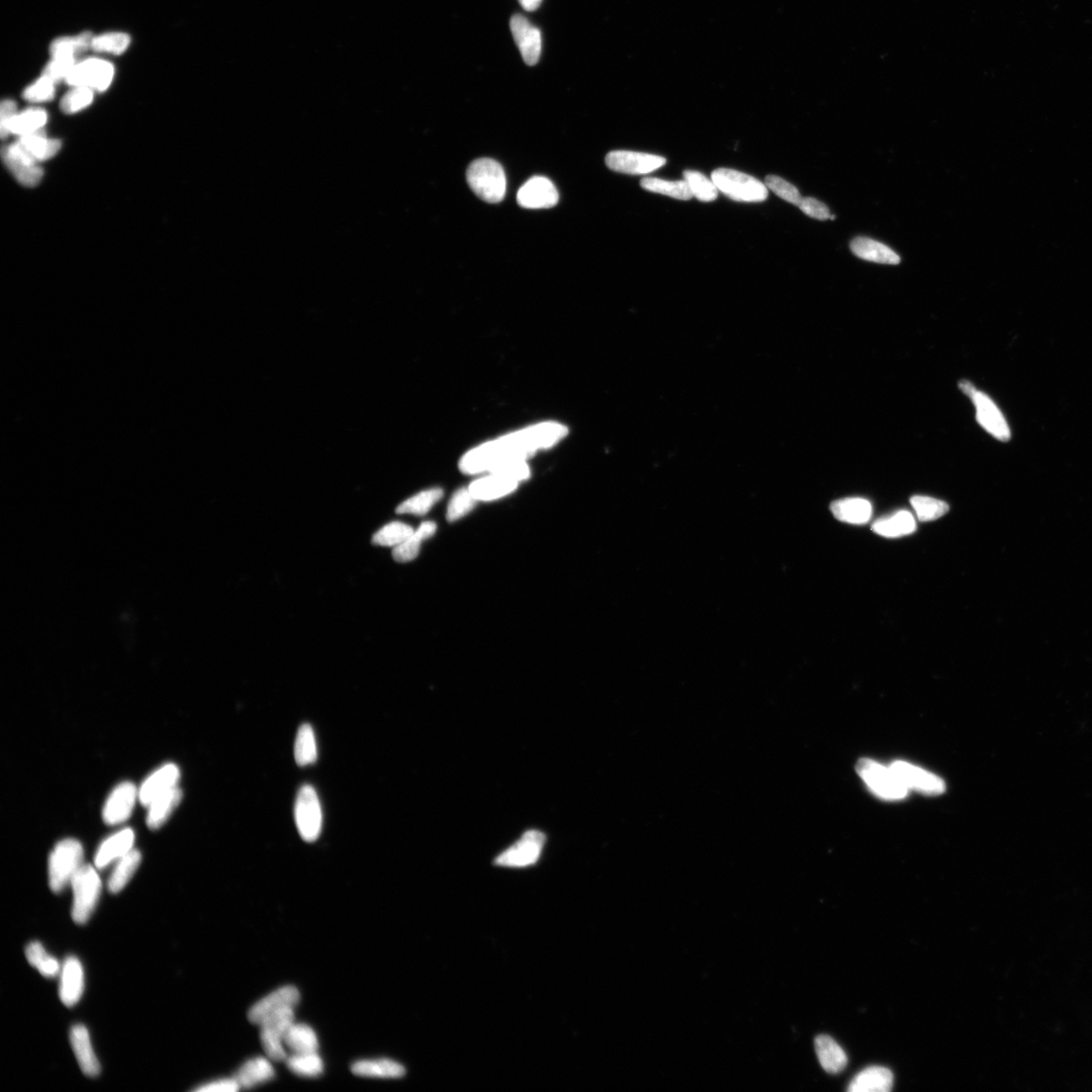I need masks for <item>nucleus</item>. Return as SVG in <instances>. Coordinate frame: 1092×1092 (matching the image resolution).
Returning <instances> with one entry per match:
<instances>
[{"instance_id": "4c0bfd02", "label": "nucleus", "mask_w": 1092, "mask_h": 1092, "mask_svg": "<svg viewBox=\"0 0 1092 1092\" xmlns=\"http://www.w3.org/2000/svg\"><path fill=\"white\" fill-rule=\"evenodd\" d=\"M93 39V35L89 32L74 35V37L56 39L54 42L50 45V53L52 55V58H75L79 53H83L85 50L91 48Z\"/></svg>"}, {"instance_id": "dca6fc26", "label": "nucleus", "mask_w": 1092, "mask_h": 1092, "mask_svg": "<svg viewBox=\"0 0 1092 1092\" xmlns=\"http://www.w3.org/2000/svg\"><path fill=\"white\" fill-rule=\"evenodd\" d=\"M299 1002V990L292 985H288L274 990L255 1003L248 1012V1019L252 1024L259 1025L269 1014L287 1008H295Z\"/></svg>"}, {"instance_id": "5fc2aeb1", "label": "nucleus", "mask_w": 1092, "mask_h": 1092, "mask_svg": "<svg viewBox=\"0 0 1092 1092\" xmlns=\"http://www.w3.org/2000/svg\"><path fill=\"white\" fill-rule=\"evenodd\" d=\"M491 473L503 474L515 482H522L529 477V468L525 461H516L503 464Z\"/></svg>"}, {"instance_id": "09e8293b", "label": "nucleus", "mask_w": 1092, "mask_h": 1092, "mask_svg": "<svg viewBox=\"0 0 1092 1092\" xmlns=\"http://www.w3.org/2000/svg\"><path fill=\"white\" fill-rule=\"evenodd\" d=\"M93 100L94 90L75 86V88L71 89L68 95H65L62 100H61V110H62L65 114H75V112H78L88 108V106L93 103Z\"/></svg>"}, {"instance_id": "c03bdc74", "label": "nucleus", "mask_w": 1092, "mask_h": 1092, "mask_svg": "<svg viewBox=\"0 0 1092 1092\" xmlns=\"http://www.w3.org/2000/svg\"><path fill=\"white\" fill-rule=\"evenodd\" d=\"M415 530L409 525L402 522H392L379 530L372 538V543L381 546H396L404 543Z\"/></svg>"}, {"instance_id": "f704fd0d", "label": "nucleus", "mask_w": 1092, "mask_h": 1092, "mask_svg": "<svg viewBox=\"0 0 1092 1092\" xmlns=\"http://www.w3.org/2000/svg\"><path fill=\"white\" fill-rule=\"evenodd\" d=\"M318 749L317 743L313 727L310 724H303L299 728L297 738L295 743V762L300 767L314 764L317 761Z\"/></svg>"}, {"instance_id": "de8ad7c7", "label": "nucleus", "mask_w": 1092, "mask_h": 1092, "mask_svg": "<svg viewBox=\"0 0 1092 1092\" xmlns=\"http://www.w3.org/2000/svg\"><path fill=\"white\" fill-rule=\"evenodd\" d=\"M477 499L473 496L468 489H459L453 495L449 502L447 509V519L449 522H457V520L466 516L472 511L476 505Z\"/></svg>"}, {"instance_id": "7ed1b4c3", "label": "nucleus", "mask_w": 1092, "mask_h": 1092, "mask_svg": "<svg viewBox=\"0 0 1092 1092\" xmlns=\"http://www.w3.org/2000/svg\"><path fill=\"white\" fill-rule=\"evenodd\" d=\"M84 849L78 841L64 840L55 846L49 860L51 890L60 893L83 867Z\"/></svg>"}, {"instance_id": "f257e3e1", "label": "nucleus", "mask_w": 1092, "mask_h": 1092, "mask_svg": "<svg viewBox=\"0 0 1092 1092\" xmlns=\"http://www.w3.org/2000/svg\"><path fill=\"white\" fill-rule=\"evenodd\" d=\"M566 433L568 428L558 423L527 428L473 449L462 458L461 469L468 474L491 473L505 463L525 461L538 449L559 442Z\"/></svg>"}, {"instance_id": "c85d7f7f", "label": "nucleus", "mask_w": 1092, "mask_h": 1092, "mask_svg": "<svg viewBox=\"0 0 1092 1092\" xmlns=\"http://www.w3.org/2000/svg\"><path fill=\"white\" fill-rule=\"evenodd\" d=\"M352 1073L362 1078H400L406 1073L404 1066L390 1059L357 1061L351 1066Z\"/></svg>"}, {"instance_id": "a19ab883", "label": "nucleus", "mask_w": 1092, "mask_h": 1092, "mask_svg": "<svg viewBox=\"0 0 1092 1092\" xmlns=\"http://www.w3.org/2000/svg\"><path fill=\"white\" fill-rule=\"evenodd\" d=\"M285 1062L292 1073L305 1078H317L324 1070L323 1061L318 1052L292 1053Z\"/></svg>"}, {"instance_id": "412c9836", "label": "nucleus", "mask_w": 1092, "mask_h": 1092, "mask_svg": "<svg viewBox=\"0 0 1092 1092\" xmlns=\"http://www.w3.org/2000/svg\"><path fill=\"white\" fill-rule=\"evenodd\" d=\"M518 484L503 474L491 473L489 476L474 481L468 489L477 501H492L515 491Z\"/></svg>"}, {"instance_id": "9d476101", "label": "nucleus", "mask_w": 1092, "mask_h": 1092, "mask_svg": "<svg viewBox=\"0 0 1092 1092\" xmlns=\"http://www.w3.org/2000/svg\"><path fill=\"white\" fill-rule=\"evenodd\" d=\"M542 831L529 830L516 844L500 855L495 864L503 867H527L537 863L545 844Z\"/></svg>"}, {"instance_id": "9b49d317", "label": "nucleus", "mask_w": 1092, "mask_h": 1092, "mask_svg": "<svg viewBox=\"0 0 1092 1092\" xmlns=\"http://www.w3.org/2000/svg\"><path fill=\"white\" fill-rule=\"evenodd\" d=\"M606 165L611 170L624 175H647L666 165V158L634 151H612L606 156Z\"/></svg>"}, {"instance_id": "393cba45", "label": "nucleus", "mask_w": 1092, "mask_h": 1092, "mask_svg": "<svg viewBox=\"0 0 1092 1092\" xmlns=\"http://www.w3.org/2000/svg\"><path fill=\"white\" fill-rule=\"evenodd\" d=\"M851 250L857 257L867 262L896 265L900 257L886 245L865 237H857L851 242Z\"/></svg>"}, {"instance_id": "1a4fd4ad", "label": "nucleus", "mask_w": 1092, "mask_h": 1092, "mask_svg": "<svg viewBox=\"0 0 1092 1092\" xmlns=\"http://www.w3.org/2000/svg\"><path fill=\"white\" fill-rule=\"evenodd\" d=\"M115 76V68L109 61L86 59L76 63L66 78V83L75 88H86L94 91H105L110 88Z\"/></svg>"}, {"instance_id": "2f4dec72", "label": "nucleus", "mask_w": 1092, "mask_h": 1092, "mask_svg": "<svg viewBox=\"0 0 1092 1092\" xmlns=\"http://www.w3.org/2000/svg\"><path fill=\"white\" fill-rule=\"evenodd\" d=\"M872 529L881 537L895 538L915 532L916 523L911 512L900 511L890 517L878 520Z\"/></svg>"}, {"instance_id": "8fccbe9b", "label": "nucleus", "mask_w": 1092, "mask_h": 1092, "mask_svg": "<svg viewBox=\"0 0 1092 1092\" xmlns=\"http://www.w3.org/2000/svg\"><path fill=\"white\" fill-rule=\"evenodd\" d=\"M765 185L772 191L776 195L783 198L784 201L799 207L803 197L799 191L793 185L783 180L779 176H768L765 178Z\"/></svg>"}, {"instance_id": "6e6552de", "label": "nucleus", "mask_w": 1092, "mask_h": 1092, "mask_svg": "<svg viewBox=\"0 0 1092 1092\" xmlns=\"http://www.w3.org/2000/svg\"><path fill=\"white\" fill-rule=\"evenodd\" d=\"M295 819L300 836L308 843L319 838L323 814L317 792L311 785L300 789L295 805Z\"/></svg>"}, {"instance_id": "f03ea898", "label": "nucleus", "mask_w": 1092, "mask_h": 1092, "mask_svg": "<svg viewBox=\"0 0 1092 1092\" xmlns=\"http://www.w3.org/2000/svg\"><path fill=\"white\" fill-rule=\"evenodd\" d=\"M467 181L484 202L497 203L506 195L507 181L503 167L489 158L473 161L467 171Z\"/></svg>"}, {"instance_id": "473e14b6", "label": "nucleus", "mask_w": 1092, "mask_h": 1092, "mask_svg": "<svg viewBox=\"0 0 1092 1092\" xmlns=\"http://www.w3.org/2000/svg\"><path fill=\"white\" fill-rule=\"evenodd\" d=\"M284 1045L292 1053H312L318 1052L319 1041L310 1025L294 1023L284 1035Z\"/></svg>"}, {"instance_id": "58836bf2", "label": "nucleus", "mask_w": 1092, "mask_h": 1092, "mask_svg": "<svg viewBox=\"0 0 1092 1092\" xmlns=\"http://www.w3.org/2000/svg\"><path fill=\"white\" fill-rule=\"evenodd\" d=\"M641 186L646 191L661 193V195L677 198V200L689 201L693 197L690 187L686 181H667L660 178L646 177L641 180Z\"/></svg>"}, {"instance_id": "c756f323", "label": "nucleus", "mask_w": 1092, "mask_h": 1092, "mask_svg": "<svg viewBox=\"0 0 1092 1092\" xmlns=\"http://www.w3.org/2000/svg\"><path fill=\"white\" fill-rule=\"evenodd\" d=\"M437 525L432 522H423L414 533L404 543L396 546L392 550V558L397 563H408L415 560L420 553L421 544L435 534Z\"/></svg>"}, {"instance_id": "864d4df0", "label": "nucleus", "mask_w": 1092, "mask_h": 1092, "mask_svg": "<svg viewBox=\"0 0 1092 1092\" xmlns=\"http://www.w3.org/2000/svg\"><path fill=\"white\" fill-rule=\"evenodd\" d=\"M76 65V59L73 57H55L50 61L44 69L43 75L46 78L52 79L55 83L60 80H66L69 73Z\"/></svg>"}, {"instance_id": "a211bd4d", "label": "nucleus", "mask_w": 1092, "mask_h": 1092, "mask_svg": "<svg viewBox=\"0 0 1092 1092\" xmlns=\"http://www.w3.org/2000/svg\"><path fill=\"white\" fill-rule=\"evenodd\" d=\"M180 777V769H178L177 765L175 764L163 765L141 786L139 790L140 803L144 806H149L159 796L177 787Z\"/></svg>"}, {"instance_id": "a18cd8bd", "label": "nucleus", "mask_w": 1092, "mask_h": 1092, "mask_svg": "<svg viewBox=\"0 0 1092 1092\" xmlns=\"http://www.w3.org/2000/svg\"><path fill=\"white\" fill-rule=\"evenodd\" d=\"M131 38L124 33H108L94 37L91 48L95 52L121 55L129 48Z\"/></svg>"}, {"instance_id": "cd10ccee", "label": "nucleus", "mask_w": 1092, "mask_h": 1092, "mask_svg": "<svg viewBox=\"0 0 1092 1092\" xmlns=\"http://www.w3.org/2000/svg\"><path fill=\"white\" fill-rule=\"evenodd\" d=\"M17 143L30 158L38 163L49 160L57 155L61 148V142L49 139L43 130L19 137Z\"/></svg>"}, {"instance_id": "f3484780", "label": "nucleus", "mask_w": 1092, "mask_h": 1092, "mask_svg": "<svg viewBox=\"0 0 1092 1092\" xmlns=\"http://www.w3.org/2000/svg\"><path fill=\"white\" fill-rule=\"evenodd\" d=\"M139 792L134 784L122 783L112 791L103 811L106 824L115 825L124 823L130 818Z\"/></svg>"}, {"instance_id": "6e6d98bb", "label": "nucleus", "mask_w": 1092, "mask_h": 1092, "mask_svg": "<svg viewBox=\"0 0 1092 1092\" xmlns=\"http://www.w3.org/2000/svg\"><path fill=\"white\" fill-rule=\"evenodd\" d=\"M799 208L805 215L819 219V221H825V219H830L831 216L830 208L814 197H803Z\"/></svg>"}, {"instance_id": "72a5a7b5", "label": "nucleus", "mask_w": 1092, "mask_h": 1092, "mask_svg": "<svg viewBox=\"0 0 1092 1092\" xmlns=\"http://www.w3.org/2000/svg\"><path fill=\"white\" fill-rule=\"evenodd\" d=\"M142 857L139 851L132 849L129 853L122 857L117 862L116 868L109 880V890L111 893H119L130 882L135 872L139 868Z\"/></svg>"}, {"instance_id": "423d86ee", "label": "nucleus", "mask_w": 1092, "mask_h": 1092, "mask_svg": "<svg viewBox=\"0 0 1092 1092\" xmlns=\"http://www.w3.org/2000/svg\"><path fill=\"white\" fill-rule=\"evenodd\" d=\"M73 888V918L78 925L88 922L100 900L101 881L93 866L83 865L71 881Z\"/></svg>"}, {"instance_id": "b1692460", "label": "nucleus", "mask_w": 1092, "mask_h": 1092, "mask_svg": "<svg viewBox=\"0 0 1092 1092\" xmlns=\"http://www.w3.org/2000/svg\"><path fill=\"white\" fill-rule=\"evenodd\" d=\"M830 511L841 522L861 525L869 522L873 510L868 500L846 498L831 503Z\"/></svg>"}, {"instance_id": "79ce46f5", "label": "nucleus", "mask_w": 1092, "mask_h": 1092, "mask_svg": "<svg viewBox=\"0 0 1092 1092\" xmlns=\"http://www.w3.org/2000/svg\"><path fill=\"white\" fill-rule=\"evenodd\" d=\"M911 503L918 520L922 522H933L941 518L950 509L946 502L932 497L913 496Z\"/></svg>"}, {"instance_id": "a878e982", "label": "nucleus", "mask_w": 1092, "mask_h": 1092, "mask_svg": "<svg viewBox=\"0 0 1092 1092\" xmlns=\"http://www.w3.org/2000/svg\"><path fill=\"white\" fill-rule=\"evenodd\" d=\"M815 1051L819 1063L829 1073H840L848 1065V1057L841 1046L830 1035H821L815 1039Z\"/></svg>"}, {"instance_id": "c9c22d12", "label": "nucleus", "mask_w": 1092, "mask_h": 1092, "mask_svg": "<svg viewBox=\"0 0 1092 1092\" xmlns=\"http://www.w3.org/2000/svg\"><path fill=\"white\" fill-rule=\"evenodd\" d=\"M47 120V112L42 109H29L23 112H19L14 116L12 124H10V134L23 137L43 130Z\"/></svg>"}, {"instance_id": "49530a36", "label": "nucleus", "mask_w": 1092, "mask_h": 1092, "mask_svg": "<svg viewBox=\"0 0 1092 1092\" xmlns=\"http://www.w3.org/2000/svg\"><path fill=\"white\" fill-rule=\"evenodd\" d=\"M260 1041H262L265 1054L270 1060L285 1061L289 1057L287 1050H285L284 1035L268 1028H262L260 1030Z\"/></svg>"}, {"instance_id": "6ab92c4d", "label": "nucleus", "mask_w": 1092, "mask_h": 1092, "mask_svg": "<svg viewBox=\"0 0 1092 1092\" xmlns=\"http://www.w3.org/2000/svg\"><path fill=\"white\" fill-rule=\"evenodd\" d=\"M59 994L66 1007H73L84 994V973L78 958L68 957L61 969Z\"/></svg>"}, {"instance_id": "39448f33", "label": "nucleus", "mask_w": 1092, "mask_h": 1092, "mask_svg": "<svg viewBox=\"0 0 1092 1092\" xmlns=\"http://www.w3.org/2000/svg\"><path fill=\"white\" fill-rule=\"evenodd\" d=\"M857 772L878 797L885 800L905 799L908 790L889 765L886 767L870 759L860 760Z\"/></svg>"}, {"instance_id": "13d9d810", "label": "nucleus", "mask_w": 1092, "mask_h": 1092, "mask_svg": "<svg viewBox=\"0 0 1092 1092\" xmlns=\"http://www.w3.org/2000/svg\"><path fill=\"white\" fill-rule=\"evenodd\" d=\"M241 1088H240V1085L237 1083V1080L235 1078H231V1079H221V1080L214 1081V1083L201 1086V1088L197 1089L196 1091L234 1092V1091L239 1090Z\"/></svg>"}, {"instance_id": "bb28decb", "label": "nucleus", "mask_w": 1092, "mask_h": 1092, "mask_svg": "<svg viewBox=\"0 0 1092 1092\" xmlns=\"http://www.w3.org/2000/svg\"><path fill=\"white\" fill-rule=\"evenodd\" d=\"M274 1078L273 1066L270 1059L257 1057L245 1062L235 1074L240 1088L251 1089L255 1085L268 1083Z\"/></svg>"}, {"instance_id": "e433bc0d", "label": "nucleus", "mask_w": 1092, "mask_h": 1092, "mask_svg": "<svg viewBox=\"0 0 1092 1092\" xmlns=\"http://www.w3.org/2000/svg\"><path fill=\"white\" fill-rule=\"evenodd\" d=\"M25 957H27L30 965L37 968L38 971L45 977H56L62 969L57 959L50 956L46 952L42 943L39 942L29 943L28 947L25 948Z\"/></svg>"}, {"instance_id": "37998d69", "label": "nucleus", "mask_w": 1092, "mask_h": 1092, "mask_svg": "<svg viewBox=\"0 0 1092 1092\" xmlns=\"http://www.w3.org/2000/svg\"><path fill=\"white\" fill-rule=\"evenodd\" d=\"M684 181H686L693 197H695L698 201L709 203L716 200L718 197L716 186L712 180H709L701 172L686 170L684 172Z\"/></svg>"}, {"instance_id": "3c124183", "label": "nucleus", "mask_w": 1092, "mask_h": 1092, "mask_svg": "<svg viewBox=\"0 0 1092 1092\" xmlns=\"http://www.w3.org/2000/svg\"><path fill=\"white\" fill-rule=\"evenodd\" d=\"M55 84V81L43 75L24 89V99L35 104L49 101L54 98Z\"/></svg>"}, {"instance_id": "aec40b11", "label": "nucleus", "mask_w": 1092, "mask_h": 1092, "mask_svg": "<svg viewBox=\"0 0 1092 1092\" xmlns=\"http://www.w3.org/2000/svg\"><path fill=\"white\" fill-rule=\"evenodd\" d=\"M70 1043L84 1073L90 1078L98 1076L100 1073V1064L91 1045L89 1030L84 1025H73L70 1030Z\"/></svg>"}, {"instance_id": "7c9ffc66", "label": "nucleus", "mask_w": 1092, "mask_h": 1092, "mask_svg": "<svg viewBox=\"0 0 1092 1092\" xmlns=\"http://www.w3.org/2000/svg\"><path fill=\"white\" fill-rule=\"evenodd\" d=\"M182 797L181 790L178 787L168 791L165 794L159 796L148 806L149 811L147 815V824L151 830L161 828L170 819L173 810L180 804Z\"/></svg>"}, {"instance_id": "603ef678", "label": "nucleus", "mask_w": 1092, "mask_h": 1092, "mask_svg": "<svg viewBox=\"0 0 1092 1092\" xmlns=\"http://www.w3.org/2000/svg\"><path fill=\"white\" fill-rule=\"evenodd\" d=\"M295 1023L294 1008H287L278 1010L262 1020L259 1024L260 1028H268L279 1034L284 1035Z\"/></svg>"}, {"instance_id": "5701e85b", "label": "nucleus", "mask_w": 1092, "mask_h": 1092, "mask_svg": "<svg viewBox=\"0 0 1092 1092\" xmlns=\"http://www.w3.org/2000/svg\"><path fill=\"white\" fill-rule=\"evenodd\" d=\"M893 1073L889 1069L881 1066L862 1070L851 1081L848 1090L851 1092H888L893 1085Z\"/></svg>"}, {"instance_id": "4d7b16f0", "label": "nucleus", "mask_w": 1092, "mask_h": 1092, "mask_svg": "<svg viewBox=\"0 0 1092 1092\" xmlns=\"http://www.w3.org/2000/svg\"><path fill=\"white\" fill-rule=\"evenodd\" d=\"M19 114L18 105L12 100H3L0 110V132L3 139L10 135L9 127L14 116Z\"/></svg>"}, {"instance_id": "20e7f679", "label": "nucleus", "mask_w": 1092, "mask_h": 1092, "mask_svg": "<svg viewBox=\"0 0 1092 1092\" xmlns=\"http://www.w3.org/2000/svg\"><path fill=\"white\" fill-rule=\"evenodd\" d=\"M711 178L717 190L733 201L761 203L767 200L768 187L746 173L719 168L712 172Z\"/></svg>"}, {"instance_id": "ea45409f", "label": "nucleus", "mask_w": 1092, "mask_h": 1092, "mask_svg": "<svg viewBox=\"0 0 1092 1092\" xmlns=\"http://www.w3.org/2000/svg\"><path fill=\"white\" fill-rule=\"evenodd\" d=\"M443 491L441 489H427V491L417 494L403 502L397 508V513L424 516L437 502L441 501Z\"/></svg>"}, {"instance_id": "4468645a", "label": "nucleus", "mask_w": 1092, "mask_h": 1092, "mask_svg": "<svg viewBox=\"0 0 1092 1092\" xmlns=\"http://www.w3.org/2000/svg\"><path fill=\"white\" fill-rule=\"evenodd\" d=\"M515 42H516L524 62L529 66L537 65L542 55V33L538 28L529 22L522 14H514L510 22Z\"/></svg>"}, {"instance_id": "bf43d9fd", "label": "nucleus", "mask_w": 1092, "mask_h": 1092, "mask_svg": "<svg viewBox=\"0 0 1092 1092\" xmlns=\"http://www.w3.org/2000/svg\"><path fill=\"white\" fill-rule=\"evenodd\" d=\"M519 3L525 10H527V12H534V10H537L540 7L543 0H519Z\"/></svg>"}, {"instance_id": "2eb2a0df", "label": "nucleus", "mask_w": 1092, "mask_h": 1092, "mask_svg": "<svg viewBox=\"0 0 1092 1092\" xmlns=\"http://www.w3.org/2000/svg\"><path fill=\"white\" fill-rule=\"evenodd\" d=\"M520 206L532 210L553 208L559 202V192L549 178L534 176L524 183L517 193Z\"/></svg>"}, {"instance_id": "0eeeda50", "label": "nucleus", "mask_w": 1092, "mask_h": 1092, "mask_svg": "<svg viewBox=\"0 0 1092 1092\" xmlns=\"http://www.w3.org/2000/svg\"><path fill=\"white\" fill-rule=\"evenodd\" d=\"M960 390L970 397L976 409V419L989 435L998 439L1000 441H1008L1010 439V430L1007 420H1005L1002 411L995 405V403L990 399L987 394L978 391L971 382L961 381L959 382Z\"/></svg>"}, {"instance_id": "f8f14e48", "label": "nucleus", "mask_w": 1092, "mask_h": 1092, "mask_svg": "<svg viewBox=\"0 0 1092 1092\" xmlns=\"http://www.w3.org/2000/svg\"><path fill=\"white\" fill-rule=\"evenodd\" d=\"M3 160L20 185L35 187L43 178V170L37 161L30 158L17 142L3 148Z\"/></svg>"}, {"instance_id": "4be33fe9", "label": "nucleus", "mask_w": 1092, "mask_h": 1092, "mask_svg": "<svg viewBox=\"0 0 1092 1092\" xmlns=\"http://www.w3.org/2000/svg\"><path fill=\"white\" fill-rule=\"evenodd\" d=\"M135 835L131 829H125L105 840L100 846L95 856V866L103 869L112 861L119 860L129 853L134 845Z\"/></svg>"}, {"instance_id": "ddd939ff", "label": "nucleus", "mask_w": 1092, "mask_h": 1092, "mask_svg": "<svg viewBox=\"0 0 1092 1092\" xmlns=\"http://www.w3.org/2000/svg\"><path fill=\"white\" fill-rule=\"evenodd\" d=\"M890 767L908 790H916L917 792L927 795H938L945 792L946 784L943 779L938 777L935 774L917 767V765L896 761L893 762Z\"/></svg>"}]
</instances>
